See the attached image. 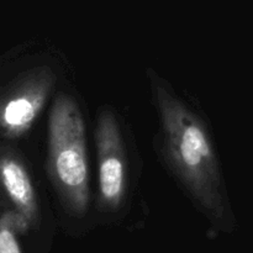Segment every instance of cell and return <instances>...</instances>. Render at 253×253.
<instances>
[{"label": "cell", "mask_w": 253, "mask_h": 253, "mask_svg": "<svg viewBox=\"0 0 253 253\" xmlns=\"http://www.w3.org/2000/svg\"><path fill=\"white\" fill-rule=\"evenodd\" d=\"M152 89L168 165L198 207L216 224H227L229 205L204 121L157 77H152Z\"/></svg>", "instance_id": "1"}, {"label": "cell", "mask_w": 253, "mask_h": 253, "mask_svg": "<svg viewBox=\"0 0 253 253\" xmlns=\"http://www.w3.org/2000/svg\"><path fill=\"white\" fill-rule=\"evenodd\" d=\"M49 172L64 207L82 216L89 204L85 125L76 101L69 95L54 100L48 123Z\"/></svg>", "instance_id": "2"}, {"label": "cell", "mask_w": 253, "mask_h": 253, "mask_svg": "<svg viewBox=\"0 0 253 253\" xmlns=\"http://www.w3.org/2000/svg\"><path fill=\"white\" fill-rule=\"evenodd\" d=\"M99 158V194L106 210L119 209L126 194V158L120 127L110 110L99 116L95 131Z\"/></svg>", "instance_id": "3"}, {"label": "cell", "mask_w": 253, "mask_h": 253, "mask_svg": "<svg viewBox=\"0 0 253 253\" xmlns=\"http://www.w3.org/2000/svg\"><path fill=\"white\" fill-rule=\"evenodd\" d=\"M54 76L48 71L30 73L0 96V136L19 137L26 132L46 103Z\"/></svg>", "instance_id": "4"}, {"label": "cell", "mask_w": 253, "mask_h": 253, "mask_svg": "<svg viewBox=\"0 0 253 253\" xmlns=\"http://www.w3.org/2000/svg\"><path fill=\"white\" fill-rule=\"evenodd\" d=\"M0 185L16 211L24 215L31 225L36 224L39 219L36 193L26 168L15 156L0 155Z\"/></svg>", "instance_id": "5"}, {"label": "cell", "mask_w": 253, "mask_h": 253, "mask_svg": "<svg viewBox=\"0 0 253 253\" xmlns=\"http://www.w3.org/2000/svg\"><path fill=\"white\" fill-rule=\"evenodd\" d=\"M0 253H22L16 234L2 222L0 216Z\"/></svg>", "instance_id": "6"}]
</instances>
